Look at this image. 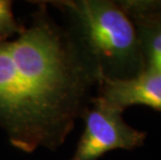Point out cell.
Wrapping results in <instances>:
<instances>
[{
    "label": "cell",
    "mask_w": 161,
    "mask_h": 160,
    "mask_svg": "<svg viewBox=\"0 0 161 160\" xmlns=\"http://www.w3.org/2000/svg\"><path fill=\"white\" fill-rule=\"evenodd\" d=\"M15 40L0 42V127L14 148L56 151L92 100L99 75L45 1Z\"/></svg>",
    "instance_id": "obj_1"
},
{
    "label": "cell",
    "mask_w": 161,
    "mask_h": 160,
    "mask_svg": "<svg viewBox=\"0 0 161 160\" xmlns=\"http://www.w3.org/2000/svg\"><path fill=\"white\" fill-rule=\"evenodd\" d=\"M66 17V27L99 79H128L145 69L135 26L112 0L45 1Z\"/></svg>",
    "instance_id": "obj_2"
},
{
    "label": "cell",
    "mask_w": 161,
    "mask_h": 160,
    "mask_svg": "<svg viewBox=\"0 0 161 160\" xmlns=\"http://www.w3.org/2000/svg\"><path fill=\"white\" fill-rule=\"evenodd\" d=\"M82 114L84 130L70 160H98L114 150L132 151L142 147L147 132L127 124L123 113L92 97Z\"/></svg>",
    "instance_id": "obj_3"
},
{
    "label": "cell",
    "mask_w": 161,
    "mask_h": 160,
    "mask_svg": "<svg viewBox=\"0 0 161 160\" xmlns=\"http://www.w3.org/2000/svg\"><path fill=\"white\" fill-rule=\"evenodd\" d=\"M94 98L122 113L135 105H143L161 112V72L143 70L128 79L101 77Z\"/></svg>",
    "instance_id": "obj_4"
},
{
    "label": "cell",
    "mask_w": 161,
    "mask_h": 160,
    "mask_svg": "<svg viewBox=\"0 0 161 160\" xmlns=\"http://www.w3.org/2000/svg\"><path fill=\"white\" fill-rule=\"evenodd\" d=\"M135 26L143 70L161 72V0H119Z\"/></svg>",
    "instance_id": "obj_5"
},
{
    "label": "cell",
    "mask_w": 161,
    "mask_h": 160,
    "mask_svg": "<svg viewBox=\"0 0 161 160\" xmlns=\"http://www.w3.org/2000/svg\"><path fill=\"white\" fill-rule=\"evenodd\" d=\"M23 28V24L17 21L14 16L13 1L0 0V42H5L18 36Z\"/></svg>",
    "instance_id": "obj_6"
}]
</instances>
